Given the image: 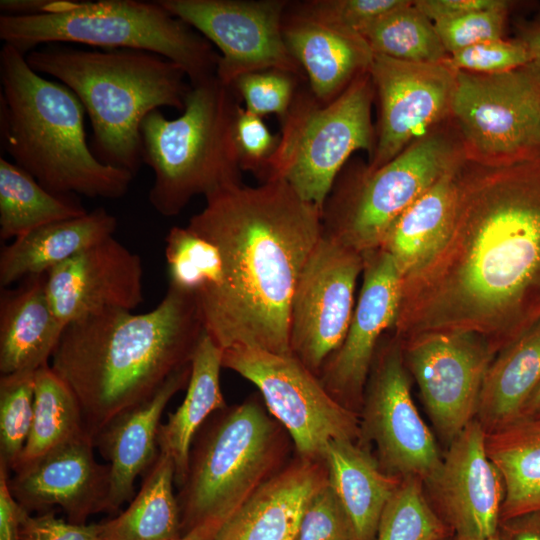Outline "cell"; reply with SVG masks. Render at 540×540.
<instances>
[{
    "instance_id": "obj_24",
    "label": "cell",
    "mask_w": 540,
    "mask_h": 540,
    "mask_svg": "<svg viewBox=\"0 0 540 540\" xmlns=\"http://www.w3.org/2000/svg\"><path fill=\"white\" fill-rule=\"evenodd\" d=\"M286 46L306 73L309 89L327 103L359 75L369 71L374 53L365 39L287 8L283 21Z\"/></svg>"
},
{
    "instance_id": "obj_16",
    "label": "cell",
    "mask_w": 540,
    "mask_h": 540,
    "mask_svg": "<svg viewBox=\"0 0 540 540\" xmlns=\"http://www.w3.org/2000/svg\"><path fill=\"white\" fill-rule=\"evenodd\" d=\"M401 345L433 425L450 443L475 419L495 355L481 337L467 332L427 334Z\"/></svg>"
},
{
    "instance_id": "obj_46",
    "label": "cell",
    "mask_w": 540,
    "mask_h": 540,
    "mask_svg": "<svg viewBox=\"0 0 540 540\" xmlns=\"http://www.w3.org/2000/svg\"><path fill=\"white\" fill-rule=\"evenodd\" d=\"M505 0H415V6L432 22L471 12L509 5Z\"/></svg>"
},
{
    "instance_id": "obj_38",
    "label": "cell",
    "mask_w": 540,
    "mask_h": 540,
    "mask_svg": "<svg viewBox=\"0 0 540 540\" xmlns=\"http://www.w3.org/2000/svg\"><path fill=\"white\" fill-rule=\"evenodd\" d=\"M35 371L0 376V464L16 468L27 442L34 413Z\"/></svg>"
},
{
    "instance_id": "obj_53",
    "label": "cell",
    "mask_w": 540,
    "mask_h": 540,
    "mask_svg": "<svg viewBox=\"0 0 540 540\" xmlns=\"http://www.w3.org/2000/svg\"><path fill=\"white\" fill-rule=\"evenodd\" d=\"M455 540H498V536L497 534L493 537H490V538H483V539H474V538H455Z\"/></svg>"
},
{
    "instance_id": "obj_10",
    "label": "cell",
    "mask_w": 540,
    "mask_h": 540,
    "mask_svg": "<svg viewBox=\"0 0 540 540\" xmlns=\"http://www.w3.org/2000/svg\"><path fill=\"white\" fill-rule=\"evenodd\" d=\"M464 160L443 132L414 140L384 166L367 167L352 185L333 187L322 209L323 233L364 253L381 248L397 219Z\"/></svg>"
},
{
    "instance_id": "obj_36",
    "label": "cell",
    "mask_w": 540,
    "mask_h": 540,
    "mask_svg": "<svg viewBox=\"0 0 540 540\" xmlns=\"http://www.w3.org/2000/svg\"><path fill=\"white\" fill-rule=\"evenodd\" d=\"M169 286L195 295L221 281L222 261L217 246L189 227L173 226L165 237Z\"/></svg>"
},
{
    "instance_id": "obj_51",
    "label": "cell",
    "mask_w": 540,
    "mask_h": 540,
    "mask_svg": "<svg viewBox=\"0 0 540 540\" xmlns=\"http://www.w3.org/2000/svg\"><path fill=\"white\" fill-rule=\"evenodd\" d=\"M517 419L540 420V384L527 399Z\"/></svg>"
},
{
    "instance_id": "obj_28",
    "label": "cell",
    "mask_w": 540,
    "mask_h": 540,
    "mask_svg": "<svg viewBox=\"0 0 540 540\" xmlns=\"http://www.w3.org/2000/svg\"><path fill=\"white\" fill-rule=\"evenodd\" d=\"M222 353L204 329L191 360L185 397L176 411L169 414L167 422L159 427L158 448L174 462L177 487L185 479L197 432L211 415L227 407L220 386Z\"/></svg>"
},
{
    "instance_id": "obj_42",
    "label": "cell",
    "mask_w": 540,
    "mask_h": 540,
    "mask_svg": "<svg viewBox=\"0 0 540 540\" xmlns=\"http://www.w3.org/2000/svg\"><path fill=\"white\" fill-rule=\"evenodd\" d=\"M531 61L529 52L520 41L500 38L450 54L444 62L454 71L495 74L521 68Z\"/></svg>"
},
{
    "instance_id": "obj_52",
    "label": "cell",
    "mask_w": 540,
    "mask_h": 540,
    "mask_svg": "<svg viewBox=\"0 0 540 540\" xmlns=\"http://www.w3.org/2000/svg\"><path fill=\"white\" fill-rule=\"evenodd\" d=\"M523 68L530 80L540 113V60H533Z\"/></svg>"
},
{
    "instance_id": "obj_15",
    "label": "cell",
    "mask_w": 540,
    "mask_h": 540,
    "mask_svg": "<svg viewBox=\"0 0 540 540\" xmlns=\"http://www.w3.org/2000/svg\"><path fill=\"white\" fill-rule=\"evenodd\" d=\"M220 51L216 77L231 87L242 75L301 67L283 37L284 0H158Z\"/></svg>"
},
{
    "instance_id": "obj_14",
    "label": "cell",
    "mask_w": 540,
    "mask_h": 540,
    "mask_svg": "<svg viewBox=\"0 0 540 540\" xmlns=\"http://www.w3.org/2000/svg\"><path fill=\"white\" fill-rule=\"evenodd\" d=\"M363 265L361 252L323 233L298 277L290 305V351L317 376L347 334Z\"/></svg>"
},
{
    "instance_id": "obj_33",
    "label": "cell",
    "mask_w": 540,
    "mask_h": 540,
    "mask_svg": "<svg viewBox=\"0 0 540 540\" xmlns=\"http://www.w3.org/2000/svg\"><path fill=\"white\" fill-rule=\"evenodd\" d=\"M87 212L74 195L53 193L17 164L0 158L1 240H14L42 226Z\"/></svg>"
},
{
    "instance_id": "obj_20",
    "label": "cell",
    "mask_w": 540,
    "mask_h": 540,
    "mask_svg": "<svg viewBox=\"0 0 540 540\" xmlns=\"http://www.w3.org/2000/svg\"><path fill=\"white\" fill-rule=\"evenodd\" d=\"M46 290L65 326L107 309L132 311L144 301L142 260L110 236L49 270Z\"/></svg>"
},
{
    "instance_id": "obj_50",
    "label": "cell",
    "mask_w": 540,
    "mask_h": 540,
    "mask_svg": "<svg viewBox=\"0 0 540 540\" xmlns=\"http://www.w3.org/2000/svg\"><path fill=\"white\" fill-rule=\"evenodd\" d=\"M54 0H1V15L31 16L45 13Z\"/></svg>"
},
{
    "instance_id": "obj_17",
    "label": "cell",
    "mask_w": 540,
    "mask_h": 540,
    "mask_svg": "<svg viewBox=\"0 0 540 540\" xmlns=\"http://www.w3.org/2000/svg\"><path fill=\"white\" fill-rule=\"evenodd\" d=\"M369 74L380 108L377 140L367 166L374 171L450 116L455 71L445 62L414 63L374 54Z\"/></svg>"
},
{
    "instance_id": "obj_4",
    "label": "cell",
    "mask_w": 540,
    "mask_h": 540,
    "mask_svg": "<svg viewBox=\"0 0 540 540\" xmlns=\"http://www.w3.org/2000/svg\"><path fill=\"white\" fill-rule=\"evenodd\" d=\"M0 80L1 146L15 164L56 194L118 199L127 193L134 175L94 155L84 107L68 87L41 76L7 44Z\"/></svg>"
},
{
    "instance_id": "obj_23",
    "label": "cell",
    "mask_w": 540,
    "mask_h": 540,
    "mask_svg": "<svg viewBox=\"0 0 540 540\" xmlns=\"http://www.w3.org/2000/svg\"><path fill=\"white\" fill-rule=\"evenodd\" d=\"M327 481L324 460L297 455L259 487L214 540H297L310 500Z\"/></svg>"
},
{
    "instance_id": "obj_6",
    "label": "cell",
    "mask_w": 540,
    "mask_h": 540,
    "mask_svg": "<svg viewBox=\"0 0 540 540\" xmlns=\"http://www.w3.org/2000/svg\"><path fill=\"white\" fill-rule=\"evenodd\" d=\"M290 436L254 395L215 412L197 432L177 493L180 540H214L287 463Z\"/></svg>"
},
{
    "instance_id": "obj_2",
    "label": "cell",
    "mask_w": 540,
    "mask_h": 540,
    "mask_svg": "<svg viewBox=\"0 0 540 540\" xmlns=\"http://www.w3.org/2000/svg\"><path fill=\"white\" fill-rule=\"evenodd\" d=\"M205 199L187 224L221 255L220 283L196 297L205 331L222 350L291 355V300L323 234L322 210L282 179L230 185Z\"/></svg>"
},
{
    "instance_id": "obj_37",
    "label": "cell",
    "mask_w": 540,
    "mask_h": 540,
    "mask_svg": "<svg viewBox=\"0 0 540 540\" xmlns=\"http://www.w3.org/2000/svg\"><path fill=\"white\" fill-rule=\"evenodd\" d=\"M423 481L407 477L385 506L375 540H444L450 529L431 507Z\"/></svg>"
},
{
    "instance_id": "obj_49",
    "label": "cell",
    "mask_w": 540,
    "mask_h": 540,
    "mask_svg": "<svg viewBox=\"0 0 540 540\" xmlns=\"http://www.w3.org/2000/svg\"><path fill=\"white\" fill-rule=\"evenodd\" d=\"M515 32V39L525 46L532 61L540 60V10L528 19L519 20Z\"/></svg>"
},
{
    "instance_id": "obj_34",
    "label": "cell",
    "mask_w": 540,
    "mask_h": 540,
    "mask_svg": "<svg viewBox=\"0 0 540 540\" xmlns=\"http://www.w3.org/2000/svg\"><path fill=\"white\" fill-rule=\"evenodd\" d=\"M83 435L88 433L74 393L49 363L41 366L35 371L34 413L30 433L12 473Z\"/></svg>"
},
{
    "instance_id": "obj_9",
    "label": "cell",
    "mask_w": 540,
    "mask_h": 540,
    "mask_svg": "<svg viewBox=\"0 0 540 540\" xmlns=\"http://www.w3.org/2000/svg\"><path fill=\"white\" fill-rule=\"evenodd\" d=\"M374 92L369 71L327 103L310 89L296 91L261 183L285 180L300 198L322 210L349 157L357 150L374 151Z\"/></svg>"
},
{
    "instance_id": "obj_54",
    "label": "cell",
    "mask_w": 540,
    "mask_h": 540,
    "mask_svg": "<svg viewBox=\"0 0 540 540\" xmlns=\"http://www.w3.org/2000/svg\"><path fill=\"white\" fill-rule=\"evenodd\" d=\"M444 540H450V539H449V537H448V538H446V539H444ZM454 540H455V539H454Z\"/></svg>"
},
{
    "instance_id": "obj_25",
    "label": "cell",
    "mask_w": 540,
    "mask_h": 540,
    "mask_svg": "<svg viewBox=\"0 0 540 540\" xmlns=\"http://www.w3.org/2000/svg\"><path fill=\"white\" fill-rule=\"evenodd\" d=\"M46 274L21 280L0 297V374L36 371L48 364L65 328L55 316Z\"/></svg>"
},
{
    "instance_id": "obj_22",
    "label": "cell",
    "mask_w": 540,
    "mask_h": 540,
    "mask_svg": "<svg viewBox=\"0 0 540 540\" xmlns=\"http://www.w3.org/2000/svg\"><path fill=\"white\" fill-rule=\"evenodd\" d=\"M191 363L171 374L148 399L114 417L94 439L95 448L110 465L109 514L135 494V480L155 463L162 414L170 400L189 382Z\"/></svg>"
},
{
    "instance_id": "obj_31",
    "label": "cell",
    "mask_w": 540,
    "mask_h": 540,
    "mask_svg": "<svg viewBox=\"0 0 540 540\" xmlns=\"http://www.w3.org/2000/svg\"><path fill=\"white\" fill-rule=\"evenodd\" d=\"M174 483V462L169 454L159 451L128 507L97 523L100 540H180V510Z\"/></svg>"
},
{
    "instance_id": "obj_3",
    "label": "cell",
    "mask_w": 540,
    "mask_h": 540,
    "mask_svg": "<svg viewBox=\"0 0 540 540\" xmlns=\"http://www.w3.org/2000/svg\"><path fill=\"white\" fill-rule=\"evenodd\" d=\"M204 332L196 296L172 286L151 311L107 309L67 324L51 368L74 393L93 439L191 363Z\"/></svg>"
},
{
    "instance_id": "obj_30",
    "label": "cell",
    "mask_w": 540,
    "mask_h": 540,
    "mask_svg": "<svg viewBox=\"0 0 540 540\" xmlns=\"http://www.w3.org/2000/svg\"><path fill=\"white\" fill-rule=\"evenodd\" d=\"M540 384V322L500 351L490 363L475 419L486 433L515 421Z\"/></svg>"
},
{
    "instance_id": "obj_13",
    "label": "cell",
    "mask_w": 540,
    "mask_h": 540,
    "mask_svg": "<svg viewBox=\"0 0 540 540\" xmlns=\"http://www.w3.org/2000/svg\"><path fill=\"white\" fill-rule=\"evenodd\" d=\"M408 372L400 341L394 335L380 341L364 391L359 441L375 444L386 473L425 483L443 456L413 402Z\"/></svg>"
},
{
    "instance_id": "obj_47",
    "label": "cell",
    "mask_w": 540,
    "mask_h": 540,
    "mask_svg": "<svg viewBox=\"0 0 540 540\" xmlns=\"http://www.w3.org/2000/svg\"><path fill=\"white\" fill-rule=\"evenodd\" d=\"M9 471L0 464V540H21L19 532L21 507L8 487Z\"/></svg>"
},
{
    "instance_id": "obj_21",
    "label": "cell",
    "mask_w": 540,
    "mask_h": 540,
    "mask_svg": "<svg viewBox=\"0 0 540 540\" xmlns=\"http://www.w3.org/2000/svg\"><path fill=\"white\" fill-rule=\"evenodd\" d=\"M94 448L89 435L58 446L9 476L11 495L29 513L58 507L75 524L108 512L110 465L96 460Z\"/></svg>"
},
{
    "instance_id": "obj_35",
    "label": "cell",
    "mask_w": 540,
    "mask_h": 540,
    "mask_svg": "<svg viewBox=\"0 0 540 540\" xmlns=\"http://www.w3.org/2000/svg\"><path fill=\"white\" fill-rule=\"evenodd\" d=\"M362 37L374 54L401 61L441 63L449 57L434 23L411 0L385 14Z\"/></svg>"
},
{
    "instance_id": "obj_27",
    "label": "cell",
    "mask_w": 540,
    "mask_h": 540,
    "mask_svg": "<svg viewBox=\"0 0 540 540\" xmlns=\"http://www.w3.org/2000/svg\"><path fill=\"white\" fill-rule=\"evenodd\" d=\"M324 461L328 481L351 523L355 540H375L383 510L402 479L386 473L357 441H331Z\"/></svg>"
},
{
    "instance_id": "obj_7",
    "label": "cell",
    "mask_w": 540,
    "mask_h": 540,
    "mask_svg": "<svg viewBox=\"0 0 540 540\" xmlns=\"http://www.w3.org/2000/svg\"><path fill=\"white\" fill-rule=\"evenodd\" d=\"M190 85L179 117L154 110L141 123L142 160L154 175L148 199L165 217L181 213L194 196L242 183L236 92L216 75Z\"/></svg>"
},
{
    "instance_id": "obj_48",
    "label": "cell",
    "mask_w": 540,
    "mask_h": 540,
    "mask_svg": "<svg viewBox=\"0 0 540 540\" xmlns=\"http://www.w3.org/2000/svg\"><path fill=\"white\" fill-rule=\"evenodd\" d=\"M498 540H540V510L501 520Z\"/></svg>"
},
{
    "instance_id": "obj_26",
    "label": "cell",
    "mask_w": 540,
    "mask_h": 540,
    "mask_svg": "<svg viewBox=\"0 0 540 540\" xmlns=\"http://www.w3.org/2000/svg\"><path fill=\"white\" fill-rule=\"evenodd\" d=\"M117 219L102 207L14 239L0 250V286L46 274L79 252L113 236Z\"/></svg>"
},
{
    "instance_id": "obj_18",
    "label": "cell",
    "mask_w": 540,
    "mask_h": 540,
    "mask_svg": "<svg viewBox=\"0 0 540 540\" xmlns=\"http://www.w3.org/2000/svg\"><path fill=\"white\" fill-rule=\"evenodd\" d=\"M362 254V284L347 334L318 376L333 398L356 413L381 338L395 325L403 281L393 257L383 248Z\"/></svg>"
},
{
    "instance_id": "obj_5",
    "label": "cell",
    "mask_w": 540,
    "mask_h": 540,
    "mask_svg": "<svg viewBox=\"0 0 540 540\" xmlns=\"http://www.w3.org/2000/svg\"><path fill=\"white\" fill-rule=\"evenodd\" d=\"M26 60L77 96L91 123L94 155L134 176L143 164L142 121L161 107L182 111L191 86L178 64L143 50L49 44L29 52Z\"/></svg>"
},
{
    "instance_id": "obj_11",
    "label": "cell",
    "mask_w": 540,
    "mask_h": 540,
    "mask_svg": "<svg viewBox=\"0 0 540 540\" xmlns=\"http://www.w3.org/2000/svg\"><path fill=\"white\" fill-rule=\"evenodd\" d=\"M223 368L254 384L297 455L324 460L333 440H360L358 413L344 407L297 358L250 347L223 350Z\"/></svg>"
},
{
    "instance_id": "obj_41",
    "label": "cell",
    "mask_w": 540,
    "mask_h": 540,
    "mask_svg": "<svg viewBox=\"0 0 540 540\" xmlns=\"http://www.w3.org/2000/svg\"><path fill=\"white\" fill-rule=\"evenodd\" d=\"M511 6L512 3L500 8L441 19L433 23L444 48L450 55L481 42L503 38Z\"/></svg>"
},
{
    "instance_id": "obj_43",
    "label": "cell",
    "mask_w": 540,
    "mask_h": 540,
    "mask_svg": "<svg viewBox=\"0 0 540 540\" xmlns=\"http://www.w3.org/2000/svg\"><path fill=\"white\" fill-rule=\"evenodd\" d=\"M297 540H355L351 523L329 481L310 500Z\"/></svg>"
},
{
    "instance_id": "obj_29",
    "label": "cell",
    "mask_w": 540,
    "mask_h": 540,
    "mask_svg": "<svg viewBox=\"0 0 540 540\" xmlns=\"http://www.w3.org/2000/svg\"><path fill=\"white\" fill-rule=\"evenodd\" d=\"M462 162L444 173L387 234L381 248L393 257L403 277L428 263L446 242L454 216L457 170Z\"/></svg>"
},
{
    "instance_id": "obj_45",
    "label": "cell",
    "mask_w": 540,
    "mask_h": 540,
    "mask_svg": "<svg viewBox=\"0 0 540 540\" xmlns=\"http://www.w3.org/2000/svg\"><path fill=\"white\" fill-rule=\"evenodd\" d=\"M19 532L21 540H100L97 523H71L55 511L32 515L21 508Z\"/></svg>"
},
{
    "instance_id": "obj_8",
    "label": "cell",
    "mask_w": 540,
    "mask_h": 540,
    "mask_svg": "<svg viewBox=\"0 0 540 540\" xmlns=\"http://www.w3.org/2000/svg\"><path fill=\"white\" fill-rule=\"evenodd\" d=\"M0 39L24 55L40 44L78 43L103 49H136L178 64L190 84L216 75L212 44L158 1L54 0L45 13L0 15Z\"/></svg>"
},
{
    "instance_id": "obj_1",
    "label": "cell",
    "mask_w": 540,
    "mask_h": 540,
    "mask_svg": "<svg viewBox=\"0 0 540 540\" xmlns=\"http://www.w3.org/2000/svg\"><path fill=\"white\" fill-rule=\"evenodd\" d=\"M540 322V152L500 166L463 160L450 234L403 277L394 336L478 335L496 356Z\"/></svg>"
},
{
    "instance_id": "obj_44",
    "label": "cell",
    "mask_w": 540,
    "mask_h": 540,
    "mask_svg": "<svg viewBox=\"0 0 540 540\" xmlns=\"http://www.w3.org/2000/svg\"><path fill=\"white\" fill-rule=\"evenodd\" d=\"M235 140L242 171H251L262 180L266 166L277 148L279 134H272L261 116L239 105L235 120Z\"/></svg>"
},
{
    "instance_id": "obj_32",
    "label": "cell",
    "mask_w": 540,
    "mask_h": 540,
    "mask_svg": "<svg viewBox=\"0 0 540 540\" xmlns=\"http://www.w3.org/2000/svg\"><path fill=\"white\" fill-rule=\"evenodd\" d=\"M486 450L504 483L501 520L540 510V420L517 419L486 433Z\"/></svg>"
},
{
    "instance_id": "obj_39",
    "label": "cell",
    "mask_w": 540,
    "mask_h": 540,
    "mask_svg": "<svg viewBox=\"0 0 540 540\" xmlns=\"http://www.w3.org/2000/svg\"><path fill=\"white\" fill-rule=\"evenodd\" d=\"M405 0H310L289 9L320 23L362 36L385 14Z\"/></svg>"
},
{
    "instance_id": "obj_40",
    "label": "cell",
    "mask_w": 540,
    "mask_h": 540,
    "mask_svg": "<svg viewBox=\"0 0 540 540\" xmlns=\"http://www.w3.org/2000/svg\"><path fill=\"white\" fill-rule=\"evenodd\" d=\"M296 75L266 70L240 76L231 86L245 102V108L263 117L276 114L283 119L296 94Z\"/></svg>"
},
{
    "instance_id": "obj_19",
    "label": "cell",
    "mask_w": 540,
    "mask_h": 540,
    "mask_svg": "<svg viewBox=\"0 0 540 540\" xmlns=\"http://www.w3.org/2000/svg\"><path fill=\"white\" fill-rule=\"evenodd\" d=\"M425 484L455 538L497 534L504 483L487 454L486 432L476 419L449 443L438 470Z\"/></svg>"
},
{
    "instance_id": "obj_12",
    "label": "cell",
    "mask_w": 540,
    "mask_h": 540,
    "mask_svg": "<svg viewBox=\"0 0 540 540\" xmlns=\"http://www.w3.org/2000/svg\"><path fill=\"white\" fill-rule=\"evenodd\" d=\"M450 116L468 162L500 166L540 152V113L523 67L495 74L455 71Z\"/></svg>"
}]
</instances>
